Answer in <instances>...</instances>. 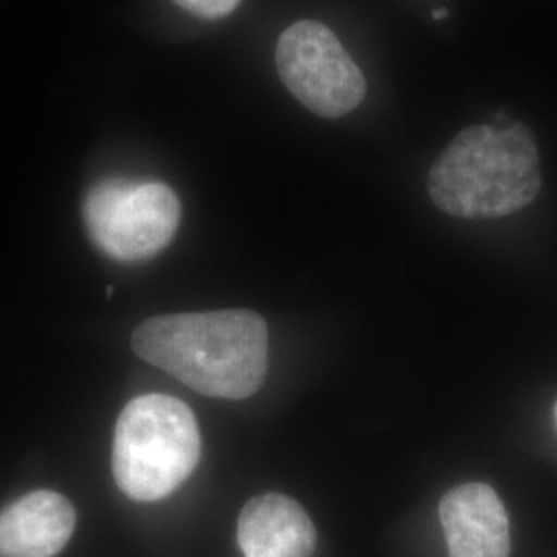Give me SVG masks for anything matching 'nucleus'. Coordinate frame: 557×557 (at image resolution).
<instances>
[{
  "mask_svg": "<svg viewBox=\"0 0 557 557\" xmlns=\"http://www.w3.org/2000/svg\"><path fill=\"white\" fill-rule=\"evenodd\" d=\"M434 205L460 220H494L531 205L541 190V161L522 122L460 131L428 176Z\"/></svg>",
  "mask_w": 557,
  "mask_h": 557,
  "instance_id": "obj_2",
  "label": "nucleus"
},
{
  "mask_svg": "<svg viewBox=\"0 0 557 557\" xmlns=\"http://www.w3.org/2000/svg\"><path fill=\"white\" fill-rule=\"evenodd\" d=\"M432 17L436 21H444L448 20V9H444V7H440V9H436L434 13H432Z\"/></svg>",
  "mask_w": 557,
  "mask_h": 557,
  "instance_id": "obj_10",
  "label": "nucleus"
},
{
  "mask_svg": "<svg viewBox=\"0 0 557 557\" xmlns=\"http://www.w3.org/2000/svg\"><path fill=\"white\" fill-rule=\"evenodd\" d=\"M238 543L244 557H312L317 529L296 499L262 494L239 512Z\"/></svg>",
  "mask_w": 557,
  "mask_h": 557,
  "instance_id": "obj_8",
  "label": "nucleus"
},
{
  "mask_svg": "<svg viewBox=\"0 0 557 557\" xmlns=\"http://www.w3.org/2000/svg\"><path fill=\"white\" fill-rule=\"evenodd\" d=\"M278 77L310 112L341 119L366 98L368 83L337 36L320 21L289 25L277 41Z\"/></svg>",
  "mask_w": 557,
  "mask_h": 557,
  "instance_id": "obj_5",
  "label": "nucleus"
},
{
  "mask_svg": "<svg viewBox=\"0 0 557 557\" xmlns=\"http://www.w3.org/2000/svg\"><path fill=\"white\" fill-rule=\"evenodd\" d=\"M184 11L190 15H197L200 20H223L232 11H236L242 0H174Z\"/></svg>",
  "mask_w": 557,
  "mask_h": 557,
  "instance_id": "obj_9",
  "label": "nucleus"
},
{
  "mask_svg": "<svg viewBox=\"0 0 557 557\" xmlns=\"http://www.w3.org/2000/svg\"><path fill=\"white\" fill-rule=\"evenodd\" d=\"M199 458V423L180 398L143 395L122 409L112 473L124 496L137 502L168 498L193 475Z\"/></svg>",
  "mask_w": 557,
  "mask_h": 557,
  "instance_id": "obj_3",
  "label": "nucleus"
},
{
  "mask_svg": "<svg viewBox=\"0 0 557 557\" xmlns=\"http://www.w3.org/2000/svg\"><path fill=\"white\" fill-rule=\"evenodd\" d=\"M133 351L205 397L239 400L264 382L269 331L250 310L168 314L137 326Z\"/></svg>",
  "mask_w": 557,
  "mask_h": 557,
  "instance_id": "obj_1",
  "label": "nucleus"
},
{
  "mask_svg": "<svg viewBox=\"0 0 557 557\" xmlns=\"http://www.w3.org/2000/svg\"><path fill=\"white\" fill-rule=\"evenodd\" d=\"M556 423H557V405H556Z\"/></svg>",
  "mask_w": 557,
  "mask_h": 557,
  "instance_id": "obj_11",
  "label": "nucleus"
},
{
  "mask_svg": "<svg viewBox=\"0 0 557 557\" xmlns=\"http://www.w3.org/2000/svg\"><path fill=\"white\" fill-rule=\"evenodd\" d=\"M448 557H510V520L485 483H462L440 502Z\"/></svg>",
  "mask_w": 557,
  "mask_h": 557,
  "instance_id": "obj_6",
  "label": "nucleus"
},
{
  "mask_svg": "<svg viewBox=\"0 0 557 557\" xmlns=\"http://www.w3.org/2000/svg\"><path fill=\"white\" fill-rule=\"evenodd\" d=\"M176 193L156 180L106 178L83 200L89 238L110 259L139 262L160 255L180 225Z\"/></svg>",
  "mask_w": 557,
  "mask_h": 557,
  "instance_id": "obj_4",
  "label": "nucleus"
},
{
  "mask_svg": "<svg viewBox=\"0 0 557 557\" xmlns=\"http://www.w3.org/2000/svg\"><path fill=\"white\" fill-rule=\"evenodd\" d=\"M75 508L57 492L40 490L0 510V557H54L73 537Z\"/></svg>",
  "mask_w": 557,
  "mask_h": 557,
  "instance_id": "obj_7",
  "label": "nucleus"
}]
</instances>
